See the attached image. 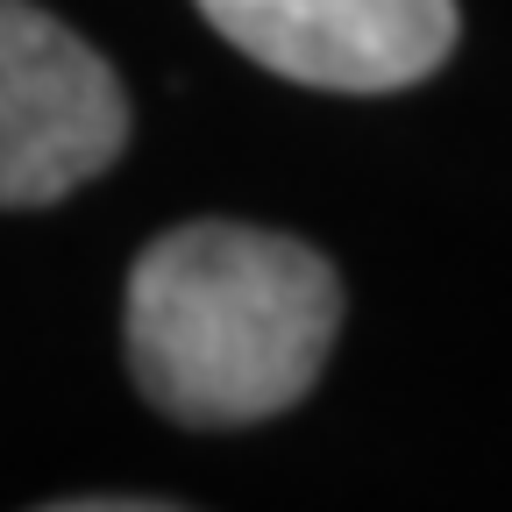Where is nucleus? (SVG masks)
Listing matches in <instances>:
<instances>
[{
  "instance_id": "7ed1b4c3",
  "label": "nucleus",
  "mask_w": 512,
  "mask_h": 512,
  "mask_svg": "<svg viewBox=\"0 0 512 512\" xmlns=\"http://www.w3.org/2000/svg\"><path fill=\"white\" fill-rule=\"evenodd\" d=\"M264 72L320 93H399L456 50V0H200Z\"/></svg>"
},
{
  "instance_id": "f257e3e1",
  "label": "nucleus",
  "mask_w": 512,
  "mask_h": 512,
  "mask_svg": "<svg viewBox=\"0 0 512 512\" xmlns=\"http://www.w3.org/2000/svg\"><path fill=\"white\" fill-rule=\"evenodd\" d=\"M335 328V264L278 228L185 221L128 271V377L185 427L292 413L320 384Z\"/></svg>"
},
{
  "instance_id": "20e7f679",
  "label": "nucleus",
  "mask_w": 512,
  "mask_h": 512,
  "mask_svg": "<svg viewBox=\"0 0 512 512\" xmlns=\"http://www.w3.org/2000/svg\"><path fill=\"white\" fill-rule=\"evenodd\" d=\"M164 498H136V491H128V498H57V512H157Z\"/></svg>"
},
{
  "instance_id": "f03ea898",
  "label": "nucleus",
  "mask_w": 512,
  "mask_h": 512,
  "mask_svg": "<svg viewBox=\"0 0 512 512\" xmlns=\"http://www.w3.org/2000/svg\"><path fill=\"white\" fill-rule=\"evenodd\" d=\"M128 143L114 64L36 0H0V207H57Z\"/></svg>"
}]
</instances>
